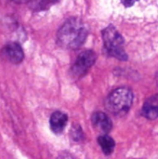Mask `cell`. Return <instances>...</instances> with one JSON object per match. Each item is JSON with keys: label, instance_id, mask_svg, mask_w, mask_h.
<instances>
[{"label": "cell", "instance_id": "obj_1", "mask_svg": "<svg viewBox=\"0 0 158 159\" xmlns=\"http://www.w3.org/2000/svg\"><path fill=\"white\" fill-rule=\"evenodd\" d=\"M88 34L87 26L80 19L70 18L58 31V44L64 48L77 49L86 41Z\"/></svg>", "mask_w": 158, "mask_h": 159}, {"label": "cell", "instance_id": "obj_2", "mask_svg": "<svg viewBox=\"0 0 158 159\" xmlns=\"http://www.w3.org/2000/svg\"><path fill=\"white\" fill-rule=\"evenodd\" d=\"M132 102V91L128 88H119L108 95L105 100V107L113 115L122 116L129 111Z\"/></svg>", "mask_w": 158, "mask_h": 159}, {"label": "cell", "instance_id": "obj_3", "mask_svg": "<svg viewBox=\"0 0 158 159\" xmlns=\"http://www.w3.org/2000/svg\"><path fill=\"white\" fill-rule=\"evenodd\" d=\"M102 39L107 53L121 61H126L128 55L124 50V39L118 31L110 25L102 31Z\"/></svg>", "mask_w": 158, "mask_h": 159}, {"label": "cell", "instance_id": "obj_4", "mask_svg": "<svg viewBox=\"0 0 158 159\" xmlns=\"http://www.w3.org/2000/svg\"><path fill=\"white\" fill-rule=\"evenodd\" d=\"M128 9L134 8L145 19L158 20V0H120Z\"/></svg>", "mask_w": 158, "mask_h": 159}, {"label": "cell", "instance_id": "obj_5", "mask_svg": "<svg viewBox=\"0 0 158 159\" xmlns=\"http://www.w3.org/2000/svg\"><path fill=\"white\" fill-rule=\"evenodd\" d=\"M97 55L92 50H85L81 52L75 59L71 68V74L74 78H81L87 75L89 69L94 65Z\"/></svg>", "mask_w": 158, "mask_h": 159}, {"label": "cell", "instance_id": "obj_6", "mask_svg": "<svg viewBox=\"0 0 158 159\" xmlns=\"http://www.w3.org/2000/svg\"><path fill=\"white\" fill-rule=\"evenodd\" d=\"M1 54L3 58L13 64L20 63L24 58L23 50L18 43H9L6 45L3 48Z\"/></svg>", "mask_w": 158, "mask_h": 159}, {"label": "cell", "instance_id": "obj_7", "mask_svg": "<svg viewBox=\"0 0 158 159\" xmlns=\"http://www.w3.org/2000/svg\"><path fill=\"white\" fill-rule=\"evenodd\" d=\"M92 125L100 131L103 133H108L113 128L112 121L110 117L102 112H95L91 116Z\"/></svg>", "mask_w": 158, "mask_h": 159}, {"label": "cell", "instance_id": "obj_8", "mask_svg": "<svg viewBox=\"0 0 158 159\" xmlns=\"http://www.w3.org/2000/svg\"><path fill=\"white\" fill-rule=\"evenodd\" d=\"M67 122H68V116L63 112L56 111L52 113L49 119L50 129L55 134H61L64 130Z\"/></svg>", "mask_w": 158, "mask_h": 159}, {"label": "cell", "instance_id": "obj_9", "mask_svg": "<svg viewBox=\"0 0 158 159\" xmlns=\"http://www.w3.org/2000/svg\"><path fill=\"white\" fill-rule=\"evenodd\" d=\"M98 143L103 152L104 155L109 156L114 152L115 146V143L114 141L113 138H111L110 136L104 134L102 135L98 138Z\"/></svg>", "mask_w": 158, "mask_h": 159}, {"label": "cell", "instance_id": "obj_10", "mask_svg": "<svg viewBox=\"0 0 158 159\" xmlns=\"http://www.w3.org/2000/svg\"><path fill=\"white\" fill-rule=\"evenodd\" d=\"M70 135L74 142H81L84 139V132L79 125H74L72 127Z\"/></svg>", "mask_w": 158, "mask_h": 159}, {"label": "cell", "instance_id": "obj_11", "mask_svg": "<svg viewBox=\"0 0 158 159\" xmlns=\"http://www.w3.org/2000/svg\"><path fill=\"white\" fill-rule=\"evenodd\" d=\"M145 105H148L152 108H155V109H157L158 110V94L157 95H155L153 97H151L150 99H148L145 103Z\"/></svg>", "mask_w": 158, "mask_h": 159}, {"label": "cell", "instance_id": "obj_12", "mask_svg": "<svg viewBox=\"0 0 158 159\" xmlns=\"http://www.w3.org/2000/svg\"><path fill=\"white\" fill-rule=\"evenodd\" d=\"M14 2H16V3H18V4H22V3H26V2H28L29 0H13Z\"/></svg>", "mask_w": 158, "mask_h": 159}, {"label": "cell", "instance_id": "obj_13", "mask_svg": "<svg viewBox=\"0 0 158 159\" xmlns=\"http://www.w3.org/2000/svg\"><path fill=\"white\" fill-rule=\"evenodd\" d=\"M51 3H56V2H58V1H60V0H49Z\"/></svg>", "mask_w": 158, "mask_h": 159}]
</instances>
